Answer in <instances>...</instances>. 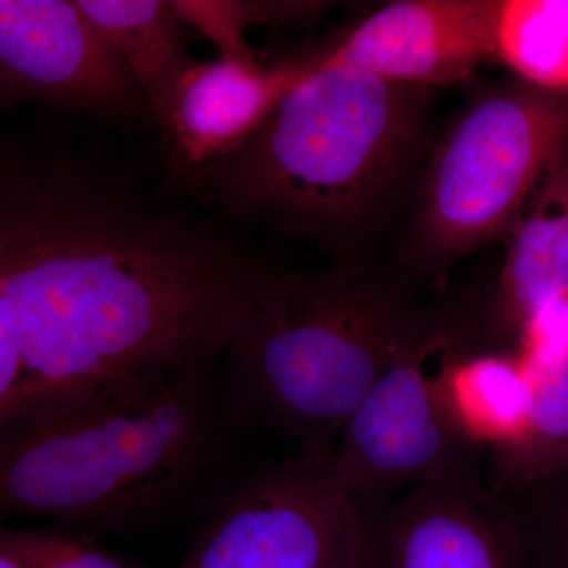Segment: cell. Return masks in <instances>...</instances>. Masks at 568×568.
<instances>
[{
  "instance_id": "obj_1",
  "label": "cell",
  "mask_w": 568,
  "mask_h": 568,
  "mask_svg": "<svg viewBox=\"0 0 568 568\" xmlns=\"http://www.w3.org/2000/svg\"><path fill=\"white\" fill-rule=\"evenodd\" d=\"M254 283L253 265L212 234L0 134V290L22 366L0 418L115 377L209 366Z\"/></svg>"
},
{
  "instance_id": "obj_2",
  "label": "cell",
  "mask_w": 568,
  "mask_h": 568,
  "mask_svg": "<svg viewBox=\"0 0 568 568\" xmlns=\"http://www.w3.org/2000/svg\"><path fill=\"white\" fill-rule=\"evenodd\" d=\"M207 366L115 377L0 420V521L95 537L162 514L212 455Z\"/></svg>"
},
{
  "instance_id": "obj_3",
  "label": "cell",
  "mask_w": 568,
  "mask_h": 568,
  "mask_svg": "<svg viewBox=\"0 0 568 568\" xmlns=\"http://www.w3.org/2000/svg\"><path fill=\"white\" fill-rule=\"evenodd\" d=\"M433 310L372 272L267 274L226 354L261 417L331 444Z\"/></svg>"
},
{
  "instance_id": "obj_4",
  "label": "cell",
  "mask_w": 568,
  "mask_h": 568,
  "mask_svg": "<svg viewBox=\"0 0 568 568\" xmlns=\"http://www.w3.org/2000/svg\"><path fill=\"white\" fill-rule=\"evenodd\" d=\"M422 89L323 65L226 159L194 171L213 203L298 226L353 222L383 196L416 140Z\"/></svg>"
},
{
  "instance_id": "obj_5",
  "label": "cell",
  "mask_w": 568,
  "mask_h": 568,
  "mask_svg": "<svg viewBox=\"0 0 568 568\" xmlns=\"http://www.w3.org/2000/svg\"><path fill=\"white\" fill-rule=\"evenodd\" d=\"M480 306L436 305L418 334L377 377L332 450L339 487L365 510L402 488L484 466L448 402V376L477 354Z\"/></svg>"
},
{
  "instance_id": "obj_6",
  "label": "cell",
  "mask_w": 568,
  "mask_h": 568,
  "mask_svg": "<svg viewBox=\"0 0 568 568\" xmlns=\"http://www.w3.org/2000/svg\"><path fill=\"white\" fill-rule=\"evenodd\" d=\"M568 152V93L493 89L459 114L433 156L418 237L433 260L491 241L518 219Z\"/></svg>"
},
{
  "instance_id": "obj_7",
  "label": "cell",
  "mask_w": 568,
  "mask_h": 568,
  "mask_svg": "<svg viewBox=\"0 0 568 568\" xmlns=\"http://www.w3.org/2000/svg\"><path fill=\"white\" fill-rule=\"evenodd\" d=\"M175 568H373L369 515L312 444L224 497Z\"/></svg>"
},
{
  "instance_id": "obj_8",
  "label": "cell",
  "mask_w": 568,
  "mask_h": 568,
  "mask_svg": "<svg viewBox=\"0 0 568 568\" xmlns=\"http://www.w3.org/2000/svg\"><path fill=\"white\" fill-rule=\"evenodd\" d=\"M29 102L97 115L145 104L77 0H0V108Z\"/></svg>"
},
{
  "instance_id": "obj_9",
  "label": "cell",
  "mask_w": 568,
  "mask_h": 568,
  "mask_svg": "<svg viewBox=\"0 0 568 568\" xmlns=\"http://www.w3.org/2000/svg\"><path fill=\"white\" fill-rule=\"evenodd\" d=\"M366 511L373 568H518L521 538L484 466L414 485Z\"/></svg>"
},
{
  "instance_id": "obj_10",
  "label": "cell",
  "mask_w": 568,
  "mask_h": 568,
  "mask_svg": "<svg viewBox=\"0 0 568 568\" xmlns=\"http://www.w3.org/2000/svg\"><path fill=\"white\" fill-rule=\"evenodd\" d=\"M500 0H399L366 18L323 65L425 88L463 80L496 58Z\"/></svg>"
},
{
  "instance_id": "obj_11",
  "label": "cell",
  "mask_w": 568,
  "mask_h": 568,
  "mask_svg": "<svg viewBox=\"0 0 568 568\" xmlns=\"http://www.w3.org/2000/svg\"><path fill=\"white\" fill-rule=\"evenodd\" d=\"M313 61L264 69L230 58L190 59L159 125L175 170L193 174L239 151L280 100L312 73Z\"/></svg>"
},
{
  "instance_id": "obj_12",
  "label": "cell",
  "mask_w": 568,
  "mask_h": 568,
  "mask_svg": "<svg viewBox=\"0 0 568 568\" xmlns=\"http://www.w3.org/2000/svg\"><path fill=\"white\" fill-rule=\"evenodd\" d=\"M568 287V152L549 168L519 213L487 304L480 306L478 354H507L530 316ZM511 355V354H510Z\"/></svg>"
},
{
  "instance_id": "obj_13",
  "label": "cell",
  "mask_w": 568,
  "mask_h": 568,
  "mask_svg": "<svg viewBox=\"0 0 568 568\" xmlns=\"http://www.w3.org/2000/svg\"><path fill=\"white\" fill-rule=\"evenodd\" d=\"M528 410L521 433L489 448L488 488L517 496L568 466V353L521 351Z\"/></svg>"
},
{
  "instance_id": "obj_14",
  "label": "cell",
  "mask_w": 568,
  "mask_h": 568,
  "mask_svg": "<svg viewBox=\"0 0 568 568\" xmlns=\"http://www.w3.org/2000/svg\"><path fill=\"white\" fill-rule=\"evenodd\" d=\"M85 17L136 81L156 125L190 58L182 21L160 0H77Z\"/></svg>"
},
{
  "instance_id": "obj_15",
  "label": "cell",
  "mask_w": 568,
  "mask_h": 568,
  "mask_svg": "<svg viewBox=\"0 0 568 568\" xmlns=\"http://www.w3.org/2000/svg\"><path fill=\"white\" fill-rule=\"evenodd\" d=\"M447 388L459 428L478 447L503 446L521 433L528 379L519 355H466L452 369Z\"/></svg>"
},
{
  "instance_id": "obj_16",
  "label": "cell",
  "mask_w": 568,
  "mask_h": 568,
  "mask_svg": "<svg viewBox=\"0 0 568 568\" xmlns=\"http://www.w3.org/2000/svg\"><path fill=\"white\" fill-rule=\"evenodd\" d=\"M496 58L523 82L568 93V0H500Z\"/></svg>"
},
{
  "instance_id": "obj_17",
  "label": "cell",
  "mask_w": 568,
  "mask_h": 568,
  "mask_svg": "<svg viewBox=\"0 0 568 568\" xmlns=\"http://www.w3.org/2000/svg\"><path fill=\"white\" fill-rule=\"evenodd\" d=\"M179 20L193 26L207 37L220 51V58L257 62L244 40L252 26L267 22H291L312 18L324 3L317 2H230V0H173Z\"/></svg>"
},
{
  "instance_id": "obj_18",
  "label": "cell",
  "mask_w": 568,
  "mask_h": 568,
  "mask_svg": "<svg viewBox=\"0 0 568 568\" xmlns=\"http://www.w3.org/2000/svg\"><path fill=\"white\" fill-rule=\"evenodd\" d=\"M0 548L26 568H136L97 545L91 534L65 526L10 529L0 525Z\"/></svg>"
},
{
  "instance_id": "obj_19",
  "label": "cell",
  "mask_w": 568,
  "mask_h": 568,
  "mask_svg": "<svg viewBox=\"0 0 568 568\" xmlns=\"http://www.w3.org/2000/svg\"><path fill=\"white\" fill-rule=\"evenodd\" d=\"M521 351L568 353V287L552 295L530 316L519 339Z\"/></svg>"
},
{
  "instance_id": "obj_20",
  "label": "cell",
  "mask_w": 568,
  "mask_h": 568,
  "mask_svg": "<svg viewBox=\"0 0 568 568\" xmlns=\"http://www.w3.org/2000/svg\"><path fill=\"white\" fill-rule=\"evenodd\" d=\"M510 497L536 504L540 517L549 518L564 568H568V466L547 480Z\"/></svg>"
},
{
  "instance_id": "obj_21",
  "label": "cell",
  "mask_w": 568,
  "mask_h": 568,
  "mask_svg": "<svg viewBox=\"0 0 568 568\" xmlns=\"http://www.w3.org/2000/svg\"><path fill=\"white\" fill-rule=\"evenodd\" d=\"M21 354L9 305L0 290V414L10 406L21 381Z\"/></svg>"
},
{
  "instance_id": "obj_22",
  "label": "cell",
  "mask_w": 568,
  "mask_h": 568,
  "mask_svg": "<svg viewBox=\"0 0 568 568\" xmlns=\"http://www.w3.org/2000/svg\"><path fill=\"white\" fill-rule=\"evenodd\" d=\"M0 568H26L24 564L20 559L14 558L6 549L0 548Z\"/></svg>"
}]
</instances>
